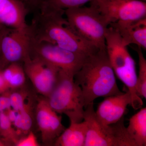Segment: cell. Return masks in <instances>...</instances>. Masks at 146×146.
<instances>
[{
	"label": "cell",
	"instance_id": "obj_7",
	"mask_svg": "<svg viewBox=\"0 0 146 146\" xmlns=\"http://www.w3.org/2000/svg\"><path fill=\"white\" fill-rule=\"evenodd\" d=\"M29 27V26H28ZM31 39L28 27L18 29L0 26V69L31 58Z\"/></svg>",
	"mask_w": 146,
	"mask_h": 146
},
{
	"label": "cell",
	"instance_id": "obj_3",
	"mask_svg": "<svg viewBox=\"0 0 146 146\" xmlns=\"http://www.w3.org/2000/svg\"><path fill=\"white\" fill-rule=\"evenodd\" d=\"M105 43L108 59L115 76L131 95V106L135 110L141 108L143 103L136 92L137 74L135 60L129 52L127 46L123 44L117 30L110 26L106 34Z\"/></svg>",
	"mask_w": 146,
	"mask_h": 146
},
{
	"label": "cell",
	"instance_id": "obj_28",
	"mask_svg": "<svg viewBox=\"0 0 146 146\" xmlns=\"http://www.w3.org/2000/svg\"><path fill=\"white\" fill-rule=\"evenodd\" d=\"M13 146V144L0 135V146Z\"/></svg>",
	"mask_w": 146,
	"mask_h": 146
},
{
	"label": "cell",
	"instance_id": "obj_2",
	"mask_svg": "<svg viewBox=\"0 0 146 146\" xmlns=\"http://www.w3.org/2000/svg\"><path fill=\"white\" fill-rule=\"evenodd\" d=\"M74 79L81 89L84 108L100 97L123 93L117 84L106 49L98 50L87 57Z\"/></svg>",
	"mask_w": 146,
	"mask_h": 146
},
{
	"label": "cell",
	"instance_id": "obj_26",
	"mask_svg": "<svg viewBox=\"0 0 146 146\" xmlns=\"http://www.w3.org/2000/svg\"><path fill=\"white\" fill-rule=\"evenodd\" d=\"M10 89L3 77L2 70L0 69V94Z\"/></svg>",
	"mask_w": 146,
	"mask_h": 146
},
{
	"label": "cell",
	"instance_id": "obj_29",
	"mask_svg": "<svg viewBox=\"0 0 146 146\" xmlns=\"http://www.w3.org/2000/svg\"><path fill=\"white\" fill-rule=\"evenodd\" d=\"M142 1H146V0H142Z\"/></svg>",
	"mask_w": 146,
	"mask_h": 146
},
{
	"label": "cell",
	"instance_id": "obj_21",
	"mask_svg": "<svg viewBox=\"0 0 146 146\" xmlns=\"http://www.w3.org/2000/svg\"><path fill=\"white\" fill-rule=\"evenodd\" d=\"M94 1L95 0H45L40 7L65 10L82 6L87 3Z\"/></svg>",
	"mask_w": 146,
	"mask_h": 146
},
{
	"label": "cell",
	"instance_id": "obj_16",
	"mask_svg": "<svg viewBox=\"0 0 146 146\" xmlns=\"http://www.w3.org/2000/svg\"><path fill=\"white\" fill-rule=\"evenodd\" d=\"M127 132L135 146H146V108H141L129 120Z\"/></svg>",
	"mask_w": 146,
	"mask_h": 146
},
{
	"label": "cell",
	"instance_id": "obj_9",
	"mask_svg": "<svg viewBox=\"0 0 146 146\" xmlns=\"http://www.w3.org/2000/svg\"><path fill=\"white\" fill-rule=\"evenodd\" d=\"M109 25L146 17V3L142 0H95L93 1Z\"/></svg>",
	"mask_w": 146,
	"mask_h": 146
},
{
	"label": "cell",
	"instance_id": "obj_12",
	"mask_svg": "<svg viewBox=\"0 0 146 146\" xmlns=\"http://www.w3.org/2000/svg\"><path fill=\"white\" fill-rule=\"evenodd\" d=\"M132 98L128 91L125 93L105 97L98 105L96 116L105 125L117 122L124 117L128 105H131Z\"/></svg>",
	"mask_w": 146,
	"mask_h": 146
},
{
	"label": "cell",
	"instance_id": "obj_20",
	"mask_svg": "<svg viewBox=\"0 0 146 146\" xmlns=\"http://www.w3.org/2000/svg\"><path fill=\"white\" fill-rule=\"evenodd\" d=\"M0 135L16 146L20 139L16 129L5 112H0Z\"/></svg>",
	"mask_w": 146,
	"mask_h": 146
},
{
	"label": "cell",
	"instance_id": "obj_23",
	"mask_svg": "<svg viewBox=\"0 0 146 146\" xmlns=\"http://www.w3.org/2000/svg\"><path fill=\"white\" fill-rule=\"evenodd\" d=\"M39 144L32 131L19 139L16 146H38Z\"/></svg>",
	"mask_w": 146,
	"mask_h": 146
},
{
	"label": "cell",
	"instance_id": "obj_25",
	"mask_svg": "<svg viewBox=\"0 0 146 146\" xmlns=\"http://www.w3.org/2000/svg\"><path fill=\"white\" fill-rule=\"evenodd\" d=\"M28 9H38L45 0H21Z\"/></svg>",
	"mask_w": 146,
	"mask_h": 146
},
{
	"label": "cell",
	"instance_id": "obj_4",
	"mask_svg": "<svg viewBox=\"0 0 146 146\" xmlns=\"http://www.w3.org/2000/svg\"><path fill=\"white\" fill-rule=\"evenodd\" d=\"M90 3V6L66 9L64 15L80 37L98 49H106V34L109 25L95 3Z\"/></svg>",
	"mask_w": 146,
	"mask_h": 146
},
{
	"label": "cell",
	"instance_id": "obj_5",
	"mask_svg": "<svg viewBox=\"0 0 146 146\" xmlns=\"http://www.w3.org/2000/svg\"><path fill=\"white\" fill-rule=\"evenodd\" d=\"M74 74L60 70L57 83L47 98L50 106L63 114L70 122L83 120L84 108L81 89L74 81Z\"/></svg>",
	"mask_w": 146,
	"mask_h": 146
},
{
	"label": "cell",
	"instance_id": "obj_15",
	"mask_svg": "<svg viewBox=\"0 0 146 146\" xmlns=\"http://www.w3.org/2000/svg\"><path fill=\"white\" fill-rule=\"evenodd\" d=\"M87 125L84 120L80 122H70V125L55 141L56 146H84Z\"/></svg>",
	"mask_w": 146,
	"mask_h": 146
},
{
	"label": "cell",
	"instance_id": "obj_14",
	"mask_svg": "<svg viewBox=\"0 0 146 146\" xmlns=\"http://www.w3.org/2000/svg\"><path fill=\"white\" fill-rule=\"evenodd\" d=\"M109 26L117 30L125 46L135 44L146 50V17L136 21L116 22Z\"/></svg>",
	"mask_w": 146,
	"mask_h": 146
},
{
	"label": "cell",
	"instance_id": "obj_17",
	"mask_svg": "<svg viewBox=\"0 0 146 146\" xmlns=\"http://www.w3.org/2000/svg\"><path fill=\"white\" fill-rule=\"evenodd\" d=\"M33 100L31 98L23 109L17 112V117L13 125L20 138L26 135L31 131L33 123Z\"/></svg>",
	"mask_w": 146,
	"mask_h": 146
},
{
	"label": "cell",
	"instance_id": "obj_6",
	"mask_svg": "<svg viewBox=\"0 0 146 146\" xmlns=\"http://www.w3.org/2000/svg\"><path fill=\"white\" fill-rule=\"evenodd\" d=\"M83 120L87 125L84 146H135L127 132L124 117L115 123L103 124L96 116L93 102L84 108Z\"/></svg>",
	"mask_w": 146,
	"mask_h": 146
},
{
	"label": "cell",
	"instance_id": "obj_11",
	"mask_svg": "<svg viewBox=\"0 0 146 146\" xmlns=\"http://www.w3.org/2000/svg\"><path fill=\"white\" fill-rule=\"evenodd\" d=\"M35 117L41 133L42 143L47 145H54L55 141L64 131L62 117L50 106L46 98L37 99Z\"/></svg>",
	"mask_w": 146,
	"mask_h": 146
},
{
	"label": "cell",
	"instance_id": "obj_27",
	"mask_svg": "<svg viewBox=\"0 0 146 146\" xmlns=\"http://www.w3.org/2000/svg\"><path fill=\"white\" fill-rule=\"evenodd\" d=\"M5 112L6 114L9 119L12 123V125H13V123L16 119V117H17V112L11 108Z\"/></svg>",
	"mask_w": 146,
	"mask_h": 146
},
{
	"label": "cell",
	"instance_id": "obj_19",
	"mask_svg": "<svg viewBox=\"0 0 146 146\" xmlns=\"http://www.w3.org/2000/svg\"><path fill=\"white\" fill-rule=\"evenodd\" d=\"M138 54L139 71L137 76L136 90L138 96L146 99V60L142 48L137 47L135 49Z\"/></svg>",
	"mask_w": 146,
	"mask_h": 146
},
{
	"label": "cell",
	"instance_id": "obj_24",
	"mask_svg": "<svg viewBox=\"0 0 146 146\" xmlns=\"http://www.w3.org/2000/svg\"><path fill=\"white\" fill-rule=\"evenodd\" d=\"M10 93L11 90H8L0 94V112H6L11 108Z\"/></svg>",
	"mask_w": 146,
	"mask_h": 146
},
{
	"label": "cell",
	"instance_id": "obj_13",
	"mask_svg": "<svg viewBox=\"0 0 146 146\" xmlns=\"http://www.w3.org/2000/svg\"><path fill=\"white\" fill-rule=\"evenodd\" d=\"M28 9L21 0H0V26L26 29Z\"/></svg>",
	"mask_w": 146,
	"mask_h": 146
},
{
	"label": "cell",
	"instance_id": "obj_8",
	"mask_svg": "<svg viewBox=\"0 0 146 146\" xmlns=\"http://www.w3.org/2000/svg\"><path fill=\"white\" fill-rule=\"evenodd\" d=\"M30 55L31 57L39 58L60 70L74 74L88 57L52 43L32 40Z\"/></svg>",
	"mask_w": 146,
	"mask_h": 146
},
{
	"label": "cell",
	"instance_id": "obj_1",
	"mask_svg": "<svg viewBox=\"0 0 146 146\" xmlns=\"http://www.w3.org/2000/svg\"><path fill=\"white\" fill-rule=\"evenodd\" d=\"M28 27L31 40L57 45L76 53L88 56L98 49L80 37L70 25L65 10L40 7Z\"/></svg>",
	"mask_w": 146,
	"mask_h": 146
},
{
	"label": "cell",
	"instance_id": "obj_18",
	"mask_svg": "<svg viewBox=\"0 0 146 146\" xmlns=\"http://www.w3.org/2000/svg\"><path fill=\"white\" fill-rule=\"evenodd\" d=\"M3 76L11 90L20 89L26 81V75L23 67L20 63L9 64L2 70Z\"/></svg>",
	"mask_w": 146,
	"mask_h": 146
},
{
	"label": "cell",
	"instance_id": "obj_22",
	"mask_svg": "<svg viewBox=\"0 0 146 146\" xmlns=\"http://www.w3.org/2000/svg\"><path fill=\"white\" fill-rule=\"evenodd\" d=\"M30 96V94L26 90L16 89L11 90L10 98L11 108L17 112L21 111L31 98Z\"/></svg>",
	"mask_w": 146,
	"mask_h": 146
},
{
	"label": "cell",
	"instance_id": "obj_10",
	"mask_svg": "<svg viewBox=\"0 0 146 146\" xmlns=\"http://www.w3.org/2000/svg\"><path fill=\"white\" fill-rule=\"evenodd\" d=\"M23 63L26 75L35 89L47 98L57 83L60 69L37 58H30Z\"/></svg>",
	"mask_w": 146,
	"mask_h": 146
}]
</instances>
